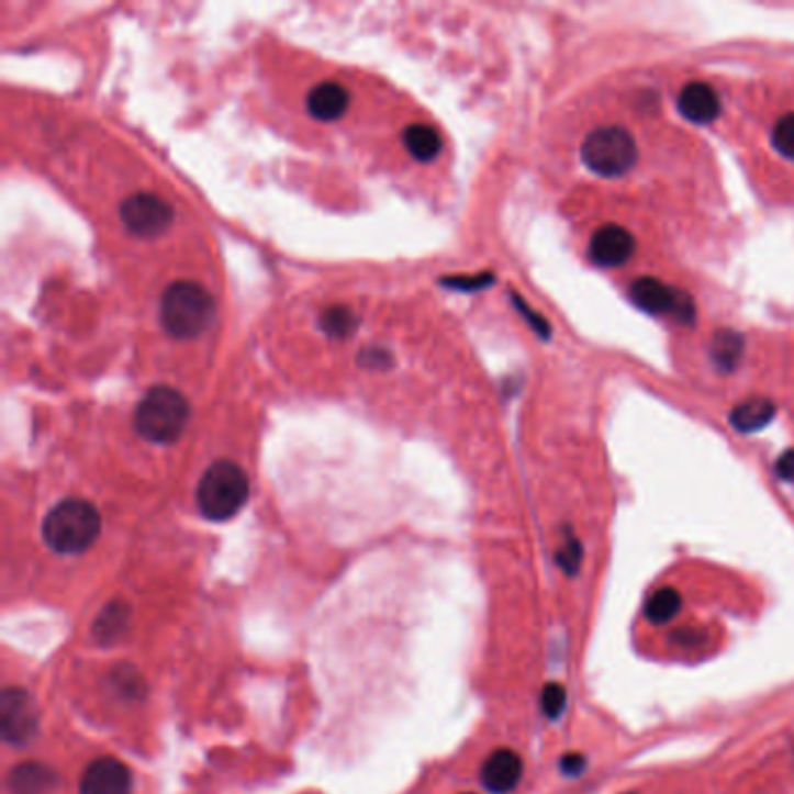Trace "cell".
Returning <instances> with one entry per match:
<instances>
[{
  "label": "cell",
  "mask_w": 794,
  "mask_h": 794,
  "mask_svg": "<svg viewBox=\"0 0 794 794\" xmlns=\"http://www.w3.org/2000/svg\"><path fill=\"white\" fill-rule=\"evenodd\" d=\"M164 332L176 340H193L205 334L217 317V303L205 287L178 280L166 287L159 305Z\"/></svg>",
  "instance_id": "6da1fadb"
},
{
  "label": "cell",
  "mask_w": 794,
  "mask_h": 794,
  "mask_svg": "<svg viewBox=\"0 0 794 794\" xmlns=\"http://www.w3.org/2000/svg\"><path fill=\"white\" fill-rule=\"evenodd\" d=\"M101 534V513L85 499H64L43 519L45 544L59 555L89 550Z\"/></svg>",
  "instance_id": "7a4b0ae2"
},
{
  "label": "cell",
  "mask_w": 794,
  "mask_h": 794,
  "mask_svg": "<svg viewBox=\"0 0 794 794\" xmlns=\"http://www.w3.org/2000/svg\"><path fill=\"white\" fill-rule=\"evenodd\" d=\"M189 415V401L176 387L157 384L135 405L133 429L154 445H170L184 434Z\"/></svg>",
  "instance_id": "3957f363"
},
{
  "label": "cell",
  "mask_w": 794,
  "mask_h": 794,
  "mask_svg": "<svg viewBox=\"0 0 794 794\" xmlns=\"http://www.w3.org/2000/svg\"><path fill=\"white\" fill-rule=\"evenodd\" d=\"M249 499V478L236 461L220 459L203 473L197 501L201 513L212 522L234 517Z\"/></svg>",
  "instance_id": "277c9868"
},
{
  "label": "cell",
  "mask_w": 794,
  "mask_h": 794,
  "mask_svg": "<svg viewBox=\"0 0 794 794\" xmlns=\"http://www.w3.org/2000/svg\"><path fill=\"white\" fill-rule=\"evenodd\" d=\"M585 166L602 178H623L638 161V143L625 126L594 128L583 141Z\"/></svg>",
  "instance_id": "5b68a950"
},
{
  "label": "cell",
  "mask_w": 794,
  "mask_h": 794,
  "mask_svg": "<svg viewBox=\"0 0 794 794\" xmlns=\"http://www.w3.org/2000/svg\"><path fill=\"white\" fill-rule=\"evenodd\" d=\"M122 224L131 236L141 241H154L164 236L176 220V210L157 193H133L120 208Z\"/></svg>",
  "instance_id": "8992f818"
},
{
  "label": "cell",
  "mask_w": 794,
  "mask_h": 794,
  "mask_svg": "<svg viewBox=\"0 0 794 794\" xmlns=\"http://www.w3.org/2000/svg\"><path fill=\"white\" fill-rule=\"evenodd\" d=\"M629 294H631V301L638 307H644L650 315H673L675 320H681L685 324L694 322V315H696L694 301L687 294L664 284L662 280L638 278L629 287Z\"/></svg>",
  "instance_id": "52a82bcc"
},
{
  "label": "cell",
  "mask_w": 794,
  "mask_h": 794,
  "mask_svg": "<svg viewBox=\"0 0 794 794\" xmlns=\"http://www.w3.org/2000/svg\"><path fill=\"white\" fill-rule=\"evenodd\" d=\"M37 731V708L31 694L8 687L0 694V734L12 746H24Z\"/></svg>",
  "instance_id": "ba28073f"
},
{
  "label": "cell",
  "mask_w": 794,
  "mask_h": 794,
  "mask_svg": "<svg viewBox=\"0 0 794 794\" xmlns=\"http://www.w3.org/2000/svg\"><path fill=\"white\" fill-rule=\"evenodd\" d=\"M636 251V241L631 231L619 224H604L594 231L590 241V259L596 266L617 268L627 264Z\"/></svg>",
  "instance_id": "9c48e42d"
},
{
  "label": "cell",
  "mask_w": 794,
  "mask_h": 794,
  "mask_svg": "<svg viewBox=\"0 0 794 794\" xmlns=\"http://www.w3.org/2000/svg\"><path fill=\"white\" fill-rule=\"evenodd\" d=\"M80 794H131V771L118 758L93 760L80 781Z\"/></svg>",
  "instance_id": "30bf717a"
},
{
  "label": "cell",
  "mask_w": 794,
  "mask_h": 794,
  "mask_svg": "<svg viewBox=\"0 0 794 794\" xmlns=\"http://www.w3.org/2000/svg\"><path fill=\"white\" fill-rule=\"evenodd\" d=\"M522 758L511 748H499L485 760L480 769V781L492 794H508L522 779Z\"/></svg>",
  "instance_id": "8fae6325"
},
{
  "label": "cell",
  "mask_w": 794,
  "mask_h": 794,
  "mask_svg": "<svg viewBox=\"0 0 794 794\" xmlns=\"http://www.w3.org/2000/svg\"><path fill=\"white\" fill-rule=\"evenodd\" d=\"M678 110L692 124H711L723 110L720 96L706 82H690L678 96Z\"/></svg>",
  "instance_id": "7c38bea8"
},
{
  "label": "cell",
  "mask_w": 794,
  "mask_h": 794,
  "mask_svg": "<svg viewBox=\"0 0 794 794\" xmlns=\"http://www.w3.org/2000/svg\"><path fill=\"white\" fill-rule=\"evenodd\" d=\"M353 96L338 82H322L307 93L305 108L317 122H336L350 108Z\"/></svg>",
  "instance_id": "4fadbf2b"
},
{
  "label": "cell",
  "mask_w": 794,
  "mask_h": 794,
  "mask_svg": "<svg viewBox=\"0 0 794 794\" xmlns=\"http://www.w3.org/2000/svg\"><path fill=\"white\" fill-rule=\"evenodd\" d=\"M773 417H776V403L767 396H750L736 405L729 415V422L736 432L752 434L764 429Z\"/></svg>",
  "instance_id": "5bb4252c"
},
{
  "label": "cell",
  "mask_w": 794,
  "mask_h": 794,
  "mask_svg": "<svg viewBox=\"0 0 794 794\" xmlns=\"http://www.w3.org/2000/svg\"><path fill=\"white\" fill-rule=\"evenodd\" d=\"M56 787V773L37 762H26L12 769L10 790L14 794H47Z\"/></svg>",
  "instance_id": "9a60e30c"
},
{
  "label": "cell",
  "mask_w": 794,
  "mask_h": 794,
  "mask_svg": "<svg viewBox=\"0 0 794 794\" xmlns=\"http://www.w3.org/2000/svg\"><path fill=\"white\" fill-rule=\"evenodd\" d=\"M403 145L413 159H417L420 164H429L440 154L443 138L429 124H413L403 131Z\"/></svg>",
  "instance_id": "2e32d148"
},
{
  "label": "cell",
  "mask_w": 794,
  "mask_h": 794,
  "mask_svg": "<svg viewBox=\"0 0 794 794\" xmlns=\"http://www.w3.org/2000/svg\"><path fill=\"white\" fill-rule=\"evenodd\" d=\"M743 336L734 328H720L711 343V359L720 373H731L743 357Z\"/></svg>",
  "instance_id": "e0dca14e"
},
{
  "label": "cell",
  "mask_w": 794,
  "mask_h": 794,
  "mask_svg": "<svg viewBox=\"0 0 794 794\" xmlns=\"http://www.w3.org/2000/svg\"><path fill=\"white\" fill-rule=\"evenodd\" d=\"M359 326L357 315L347 305H328L320 315V328L328 338H347Z\"/></svg>",
  "instance_id": "ac0fdd59"
},
{
  "label": "cell",
  "mask_w": 794,
  "mask_h": 794,
  "mask_svg": "<svg viewBox=\"0 0 794 794\" xmlns=\"http://www.w3.org/2000/svg\"><path fill=\"white\" fill-rule=\"evenodd\" d=\"M128 623V608L126 604H108V608L99 615L93 625V634L101 644H110L114 638H120L126 631Z\"/></svg>",
  "instance_id": "d6986e66"
},
{
  "label": "cell",
  "mask_w": 794,
  "mask_h": 794,
  "mask_svg": "<svg viewBox=\"0 0 794 794\" xmlns=\"http://www.w3.org/2000/svg\"><path fill=\"white\" fill-rule=\"evenodd\" d=\"M681 604L683 599L673 588H660L657 592H652L646 602V617L655 625H664L671 617H675L678 611H681Z\"/></svg>",
  "instance_id": "ffe728a7"
},
{
  "label": "cell",
  "mask_w": 794,
  "mask_h": 794,
  "mask_svg": "<svg viewBox=\"0 0 794 794\" xmlns=\"http://www.w3.org/2000/svg\"><path fill=\"white\" fill-rule=\"evenodd\" d=\"M555 559H557L559 569L567 575H575L580 564H583V546H580V540L573 534H569L564 540H561Z\"/></svg>",
  "instance_id": "44dd1931"
},
{
  "label": "cell",
  "mask_w": 794,
  "mask_h": 794,
  "mask_svg": "<svg viewBox=\"0 0 794 794\" xmlns=\"http://www.w3.org/2000/svg\"><path fill=\"white\" fill-rule=\"evenodd\" d=\"M771 143L785 159L794 161V112L783 114V118L776 122L771 133Z\"/></svg>",
  "instance_id": "7402d4cb"
},
{
  "label": "cell",
  "mask_w": 794,
  "mask_h": 794,
  "mask_svg": "<svg viewBox=\"0 0 794 794\" xmlns=\"http://www.w3.org/2000/svg\"><path fill=\"white\" fill-rule=\"evenodd\" d=\"M540 706L548 720H559V715L567 708V690L561 683H548L540 694Z\"/></svg>",
  "instance_id": "603a6c76"
},
{
  "label": "cell",
  "mask_w": 794,
  "mask_h": 794,
  "mask_svg": "<svg viewBox=\"0 0 794 794\" xmlns=\"http://www.w3.org/2000/svg\"><path fill=\"white\" fill-rule=\"evenodd\" d=\"M359 366L368 371H387L394 366V355L387 347H364L359 353Z\"/></svg>",
  "instance_id": "cb8c5ba5"
},
{
  "label": "cell",
  "mask_w": 794,
  "mask_h": 794,
  "mask_svg": "<svg viewBox=\"0 0 794 794\" xmlns=\"http://www.w3.org/2000/svg\"><path fill=\"white\" fill-rule=\"evenodd\" d=\"M513 301H515V305H517L519 313L525 315V317H527V322L534 326V332H536L540 338H550V326H548L544 320H540V317L534 313V310H529V307H527V303L522 301L517 294H513Z\"/></svg>",
  "instance_id": "d4e9b609"
},
{
  "label": "cell",
  "mask_w": 794,
  "mask_h": 794,
  "mask_svg": "<svg viewBox=\"0 0 794 794\" xmlns=\"http://www.w3.org/2000/svg\"><path fill=\"white\" fill-rule=\"evenodd\" d=\"M588 760L583 752H567L564 758H561L559 767H561V773H567V776H580L583 773Z\"/></svg>",
  "instance_id": "484cf974"
},
{
  "label": "cell",
  "mask_w": 794,
  "mask_h": 794,
  "mask_svg": "<svg viewBox=\"0 0 794 794\" xmlns=\"http://www.w3.org/2000/svg\"><path fill=\"white\" fill-rule=\"evenodd\" d=\"M492 280H494L492 276H478V278H445L443 282L455 289H480L492 284Z\"/></svg>",
  "instance_id": "4316f807"
},
{
  "label": "cell",
  "mask_w": 794,
  "mask_h": 794,
  "mask_svg": "<svg viewBox=\"0 0 794 794\" xmlns=\"http://www.w3.org/2000/svg\"><path fill=\"white\" fill-rule=\"evenodd\" d=\"M776 473L783 480L794 482V450H787L785 455H781V459L776 461Z\"/></svg>",
  "instance_id": "83f0119b"
}]
</instances>
